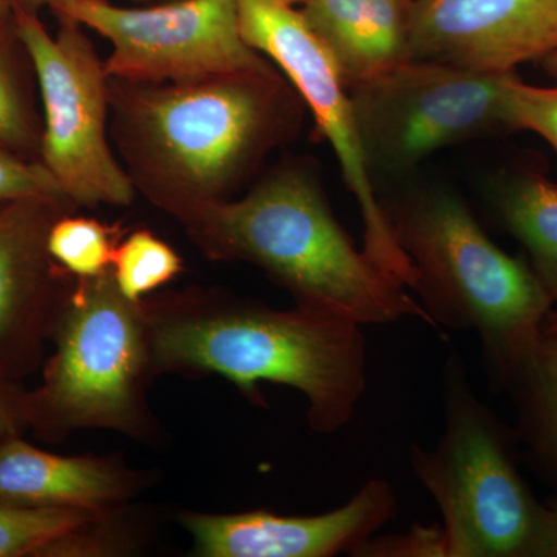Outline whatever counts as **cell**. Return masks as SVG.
Instances as JSON below:
<instances>
[{"label":"cell","instance_id":"cell-5","mask_svg":"<svg viewBox=\"0 0 557 557\" xmlns=\"http://www.w3.org/2000/svg\"><path fill=\"white\" fill-rule=\"evenodd\" d=\"M442 437L410 465L442 515L445 557H557V509L528 486L518 435L475 394L457 351L442 369Z\"/></svg>","mask_w":557,"mask_h":557},{"label":"cell","instance_id":"cell-30","mask_svg":"<svg viewBox=\"0 0 557 557\" xmlns=\"http://www.w3.org/2000/svg\"><path fill=\"white\" fill-rule=\"evenodd\" d=\"M545 322H555V324H557V310H552V313L548 314L547 321Z\"/></svg>","mask_w":557,"mask_h":557},{"label":"cell","instance_id":"cell-25","mask_svg":"<svg viewBox=\"0 0 557 557\" xmlns=\"http://www.w3.org/2000/svg\"><path fill=\"white\" fill-rule=\"evenodd\" d=\"M27 426V392L21 391L0 369V442L20 435Z\"/></svg>","mask_w":557,"mask_h":557},{"label":"cell","instance_id":"cell-10","mask_svg":"<svg viewBox=\"0 0 557 557\" xmlns=\"http://www.w3.org/2000/svg\"><path fill=\"white\" fill-rule=\"evenodd\" d=\"M242 33L252 49L284 73L319 132L338 159L347 189L354 194L364 225V249L387 273L408 289L413 270L398 247L370 170L350 90L321 39L298 7L284 0H236Z\"/></svg>","mask_w":557,"mask_h":557},{"label":"cell","instance_id":"cell-28","mask_svg":"<svg viewBox=\"0 0 557 557\" xmlns=\"http://www.w3.org/2000/svg\"><path fill=\"white\" fill-rule=\"evenodd\" d=\"M542 65H544L545 72H547L552 78L557 81V51L548 54L547 58H544V60H542Z\"/></svg>","mask_w":557,"mask_h":557},{"label":"cell","instance_id":"cell-27","mask_svg":"<svg viewBox=\"0 0 557 557\" xmlns=\"http://www.w3.org/2000/svg\"><path fill=\"white\" fill-rule=\"evenodd\" d=\"M13 21V3L11 0H0V25Z\"/></svg>","mask_w":557,"mask_h":557},{"label":"cell","instance_id":"cell-9","mask_svg":"<svg viewBox=\"0 0 557 557\" xmlns=\"http://www.w3.org/2000/svg\"><path fill=\"white\" fill-rule=\"evenodd\" d=\"M50 10L109 40V78L177 83L277 70L245 40L236 0H175L141 9L109 0H58Z\"/></svg>","mask_w":557,"mask_h":557},{"label":"cell","instance_id":"cell-6","mask_svg":"<svg viewBox=\"0 0 557 557\" xmlns=\"http://www.w3.org/2000/svg\"><path fill=\"white\" fill-rule=\"evenodd\" d=\"M51 335L42 383L27 392L28 426L51 440L81 428L145 429L143 387L153 366L148 317L121 295L112 269L76 278Z\"/></svg>","mask_w":557,"mask_h":557},{"label":"cell","instance_id":"cell-31","mask_svg":"<svg viewBox=\"0 0 557 557\" xmlns=\"http://www.w3.org/2000/svg\"><path fill=\"white\" fill-rule=\"evenodd\" d=\"M553 505H555L556 509H557V502H553Z\"/></svg>","mask_w":557,"mask_h":557},{"label":"cell","instance_id":"cell-2","mask_svg":"<svg viewBox=\"0 0 557 557\" xmlns=\"http://www.w3.org/2000/svg\"><path fill=\"white\" fill-rule=\"evenodd\" d=\"M208 258L259 267L296 304L361 325L432 319L408 287L358 249L309 164H278L244 197L170 211Z\"/></svg>","mask_w":557,"mask_h":557},{"label":"cell","instance_id":"cell-16","mask_svg":"<svg viewBox=\"0 0 557 557\" xmlns=\"http://www.w3.org/2000/svg\"><path fill=\"white\" fill-rule=\"evenodd\" d=\"M108 511L27 508L0 502V557L97 555L106 547Z\"/></svg>","mask_w":557,"mask_h":557},{"label":"cell","instance_id":"cell-26","mask_svg":"<svg viewBox=\"0 0 557 557\" xmlns=\"http://www.w3.org/2000/svg\"><path fill=\"white\" fill-rule=\"evenodd\" d=\"M58 0H11L13 10L28 11V13H39V10L51 9Z\"/></svg>","mask_w":557,"mask_h":557},{"label":"cell","instance_id":"cell-22","mask_svg":"<svg viewBox=\"0 0 557 557\" xmlns=\"http://www.w3.org/2000/svg\"><path fill=\"white\" fill-rule=\"evenodd\" d=\"M508 108L512 129L534 132L557 153V87L531 86L512 75Z\"/></svg>","mask_w":557,"mask_h":557},{"label":"cell","instance_id":"cell-1","mask_svg":"<svg viewBox=\"0 0 557 557\" xmlns=\"http://www.w3.org/2000/svg\"><path fill=\"white\" fill-rule=\"evenodd\" d=\"M109 89L127 174L168 212L228 199L295 137L306 106L278 70L177 83L110 78Z\"/></svg>","mask_w":557,"mask_h":557},{"label":"cell","instance_id":"cell-4","mask_svg":"<svg viewBox=\"0 0 557 557\" xmlns=\"http://www.w3.org/2000/svg\"><path fill=\"white\" fill-rule=\"evenodd\" d=\"M381 203L412 265L410 292L435 327L474 332L491 383L507 387L553 310L530 263L494 244L453 190H416Z\"/></svg>","mask_w":557,"mask_h":557},{"label":"cell","instance_id":"cell-12","mask_svg":"<svg viewBox=\"0 0 557 557\" xmlns=\"http://www.w3.org/2000/svg\"><path fill=\"white\" fill-rule=\"evenodd\" d=\"M412 60L511 73L557 51V0H413Z\"/></svg>","mask_w":557,"mask_h":557},{"label":"cell","instance_id":"cell-17","mask_svg":"<svg viewBox=\"0 0 557 557\" xmlns=\"http://www.w3.org/2000/svg\"><path fill=\"white\" fill-rule=\"evenodd\" d=\"M518 408V440L557 491V324L545 322L531 357L505 387Z\"/></svg>","mask_w":557,"mask_h":557},{"label":"cell","instance_id":"cell-23","mask_svg":"<svg viewBox=\"0 0 557 557\" xmlns=\"http://www.w3.org/2000/svg\"><path fill=\"white\" fill-rule=\"evenodd\" d=\"M24 197L67 199L39 160L27 159L0 143V203Z\"/></svg>","mask_w":557,"mask_h":557},{"label":"cell","instance_id":"cell-29","mask_svg":"<svg viewBox=\"0 0 557 557\" xmlns=\"http://www.w3.org/2000/svg\"><path fill=\"white\" fill-rule=\"evenodd\" d=\"M284 2H287L293 7H300L304 5V3L310 2V0H284Z\"/></svg>","mask_w":557,"mask_h":557},{"label":"cell","instance_id":"cell-3","mask_svg":"<svg viewBox=\"0 0 557 557\" xmlns=\"http://www.w3.org/2000/svg\"><path fill=\"white\" fill-rule=\"evenodd\" d=\"M146 317L153 366L215 373L256 405H265L262 383L295 388L318 434L346 428L368 387L364 325L343 314L220 298L211 307Z\"/></svg>","mask_w":557,"mask_h":557},{"label":"cell","instance_id":"cell-13","mask_svg":"<svg viewBox=\"0 0 557 557\" xmlns=\"http://www.w3.org/2000/svg\"><path fill=\"white\" fill-rule=\"evenodd\" d=\"M76 205L62 197L0 203V369L13 380L38 364L60 310L64 271L47 249L54 220Z\"/></svg>","mask_w":557,"mask_h":557},{"label":"cell","instance_id":"cell-15","mask_svg":"<svg viewBox=\"0 0 557 557\" xmlns=\"http://www.w3.org/2000/svg\"><path fill=\"white\" fill-rule=\"evenodd\" d=\"M412 3L413 0H310L298 9L351 89L412 60Z\"/></svg>","mask_w":557,"mask_h":557},{"label":"cell","instance_id":"cell-8","mask_svg":"<svg viewBox=\"0 0 557 557\" xmlns=\"http://www.w3.org/2000/svg\"><path fill=\"white\" fill-rule=\"evenodd\" d=\"M512 75L409 60L348 89L372 174L408 172L440 149L515 131Z\"/></svg>","mask_w":557,"mask_h":557},{"label":"cell","instance_id":"cell-21","mask_svg":"<svg viewBox=\"0 0 557 557\" xmlns=\"http://www.w3.org/2000/svg\"><path fill=\"white\" fill-rule=\"evenodd\" d=\"M72 212V211H70ZM65 212L54 220L47 237L51 259L69 276L91 278L112 269L116 240L113 230L90 218Z\"/></svg>","mask_w":557,"mask_h":557},{"label":"cell","instance_id":"cell-14","mask_svg":"<svg viewBox=\"0 0 557 557\" xmlns=\"http://www.w3.org/2000/svg\"><path fill=\"white\" fill-rule=\"evenodd\" d=\"M134 478L90 457H64L24 442H0V502L27 508L108 511L134 493Z\"/></svg>","mask_w":557,"mask_h":557},{"label":"cell","instance_id":"cell-7","mask_svg":"<svg viewBox=\"0 0 557 557\" xmlns=\"http://www.w3.org/2000/svg\"><path fill=\"white\" fill-rule=\"evenodd\" d=\"M13 16L42 102L40 163L76 207L132 203L134 183L110 149V78L83 25L58 17L51 36L38 14Z\"/></svg>","mask_w":557,"mask_h":557},{"label":"cell","instance_id":"cell-19","mask_svg":"<svg viewBox=\"0 0 557 557\" xmlns=\"http://www.w3.org/2000/svg\"><path fill=\"white\" fill-rule=\"evenodd\" d=\"M35 72L13 21L0 25V143L39 160L42 119L33 98Z\"/></svg>","mask_w":557,"mask_h":557},{"label":"cell","instance_id":"cell-24","mask_svg":"<svg viewBox=\"0 0 557 557\" xmlns=\"http://www.w3.org/2000/svg\"><path fill=\"white\" fill-rule=\"evenodd\" d=\"M359 557H445L442 528L418 525L408 533L370 537L358 549Z\"/></svg>","mask_w":557,"mask_h":557},{"label":"cell","instance_id":"cell-11","mask_svg":"<svg viewBox=\"0 0 557 557\" xmlns=\"http://www.w3.org/2000/svg\"><path fill=\"white\" fill-rule=\"evenodd\" d=\"M397 512L394 486L370 479L350 500L324 515L186 512L182 523L193 537L194 555L201 557L355 556Z\"/></svg>","mask_w":557,"mask_h":557},{"label":"cell","instance_id":"cell-18","mask_svg":"<svg viewBox=\"0 0 557 557\" xmlns=\"http://www.w3.org/2000/svg\"><path fill=\"white\" fill-rule=\"evenodd\" d=\"M494 205L557 310V185L537 174L519 175L498 186Z\"/></svg>","mask_w":557,"mask_h":557},{"label":"cell","instance_id":"cell-20","mask_svg":"<svg viewBox=\"0 0 557 557\" xmlns=\"http://www.w3.org/2000/svg\"><path fill=\"white\" fill-rule=\"evenodd\" d=\"M183 271L178 252L149 230H137L116 245L112 276L121 295L139 304Z\"/></svg>","mask_w":557,"mask_h":557}]
</instances>
